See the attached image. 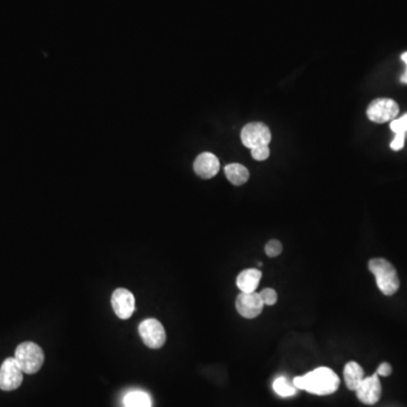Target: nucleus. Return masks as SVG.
Returning <instances> with one entry per match:
<instances>
[{
  "label": "nucleus",
  "mask_w": 407,
  "mask_h": 407,
  "mask_svg": "<svg viewBox=\"0 0 407 407\" xmlns=\"http://www.w3.org/2000/svg\"><path fill=\"white\" fill-rule=\"evenodd\" d=\"M293 385L296 389L308 391L310 394L325 396L334 394L338 389L340 378L332 369L321 367L307 375L295 377Z\"/></svg>",
  "instance_id": "obj_1"
},
{
  "label": "nucleus",
  "mask_w": 407,
  "mask_h": 407,
  "mask_svg": "<svg viewBox=\"0 0 407 407\" xmlns=\"http://www.w3.org/2000/svg\"><path fill=\"white\" fill-rule=\"evenodd\" d=\"M369 270L375 275L379 290L388 296L399 289V279L395 267L384 258H375L369 261Z\"/></svg>",
  "instance_id": "obj_2"
},
{
  "label": "nucleus",
  "mask_w": 407,
  "mask_h": 407,
  "mask_svg": "<svg viewBox=\"0 0 407 407\" xmlns=\"http://www.w3.org/2000/svg\"><path fill=\"white\" fill-rule=\"evenodd\" d=\"M17 364L26 375H34L45 363V353L38 344L24 342L15 351Z\"/></svg>",
  "instance_id": "obj_3"
},
{
  "label": "nucleus",
  "mask_w": 407,
  "mask_h": 407,
  "mask_svg": "<svg viewBox=\"0 0 407 407\" xmlns=\"http://www.w3.org/2000/svg\"><path fill=\"white\" fill-rule=\"evenodd\" d=\"M138 332L141 335V340L150 349H161L167 340L163 325L153 318L141 321L138 327Z\"/></svg>",
  "instance_id": "obj_4"
},
{
  "label": "nucleus",
  "mask_w": 407,
  "mask_h": 407,
  "mask_svg": "<svg viewBox=\"0 0 407 407\" xmlns=\"http://www.w3.org/2000/svg\"><path fill=\"white\" fill-rule=\"evenodd\" d=\"M272 134L268 127L263 122H251L244 126L241 132V141L248 148H257L270 144Z\"/></svg>",
  "instance_id": "obj_5"
},
{
  "label": "nucleus",
  "mask_w": 407,
  "mask_h": 407,
  "mask_svg": "<svg viewBox=\"0 0 407 407\" xmlns=\"http://www.w3.org/2000/svg\"><path fill=\"white\" fill-rule=\"evenodd\" d=\"M399 113L397 103L391 99H375L370 103L367 110L368 118L377 124L389 121Z\"/></svg>",
  "instance_id": "obj_6"
},
{
  "label": "nucleus",
  "mask_w": 407,
  "mask_h": 407,
  "mask_svg": "<svg viewBox=\"0 0 407 407\" xmlns=\"http://www.w3.org/2000/svg\"><path fill=\"white\" fill-rule=\"evenodd\" d=\"M23 373L15 358L5 360L0 367V389L3 391L17 389L22 385Z\"/></svg>",
  "instance_id": "obj_7"
},
{
  "label": "nucleus",
  "mask_w": 407,
  "mask_h": 407,
  "mask_svg": "<svg viewBox=\"0 0 407 407\" xmlns=\"http://www.w3.org/2000/svg\"><path fill=\"white\" fill-rule=\"evenodd\" d=\"M264 302L260 298L259 293L251 292V293H244L241 292L235 300V308L237 312L244 318L253 319L258 317L264 309Z\"/></svg>",
  "instance_id": "obj_8"
},
{
  "label": "nucleus",
  "mask_w": 407,
  "mask_h": 407,
  "mask_svg": "<svg viewBox=\"0 0 407 407\" xmlns=\"http://www.w3.org/2000/svg\"><path fill=\"white\" fill-rule=\"evenodd\" d=\"M356 396L363 404L375 405L382 397V384L377 373L363 379L359 387L356 388Z\"/></svg>",
  "instance_id": "obj_9"
},
{
  "label": "nucleus",
  "mask_w": 407,
  "mask_h": 407,
  "mask_svg": "<svg viewBox=\"0 0 407 407\" xmlns=\"http://www.w3.org/2000/svg\"><path fill=\"white\" fill-rule=\"evenodd\" d=\"M111 305L117 317L129 319L135 312V296L126 289H117L111 296Z\"/></svg>",
  "instance_id": "obj_10"
},
{
  "label": "nucleus",
  "mask_w": 407,
  "mask_h": 407,
  "mask_svg": "<svg viewBox=\"0 0 407 407\" xmlns=\"http://www.w3.org/2000/svg\"><path fill=\"white\" fill-rule=\"evenodd\" d=\"M194 170H195L196 174L202 179H211L213 176H216L220 171V162H218V157L215 156L213 153L205 152L196 157L195 162H194Z\"/></svg>",
  "instance_id": "obj_11"
},
{
  "label": "nucleus",
  "mask_w": 407,
  "mask_h": 407,
  "mask_svg": "<svg viewBox=\"0 0 407 407\" xmlns=\"http://www.w3.org/2000/svg\"><path fill=\"white\" fill-rule=\"evenodd\" d=\"M261 272L259 270H244L237 275V286L241 292L244 293H251L256 292L257 288L259 286L261 279Z\"/></svg>",
  "instance_id": "obj_12"
},
{
  "label": "nucleus",
  "mask_w": 407,
  "mask_h": 407,
  "mask_svg": "<svg viewBox=\"0 0 407 407\" xmlns=\"http://www.w3.org/2000/svg\"><path fill=\"white\" fill-rule=\"evenodd\" d=\"M363 379H364V371H363L362 367L354 361L347 363L344 368V380H345V384L349 391H356V388L359 387Z\"/></svg>",
  "instance_id": "obj_13"
},
{
  "label": "nucleus",
  "mask_w": 407,
  "mask_h": 407,
  "mask_svg": "<svg viewBox=\"0 0 407 407\" xmlns=\"http://www.w3.org/2000/svg\"><path fill=\"white\" fill-rule=\"evenodd\" d=\"M225 176L234 186H241L249 179V171L242 164L231 163L224 169Z\"/></svg>",
  "instance_id": "obj_14"
},
{
  "label": "nucleus",
  "mask_w": 407,
  "mask_h": 407,
  "mask_svg": "<svg viewBox=\"0 0 407 407\" xmlns=\"http://www.w3.org/2000/svg\"><path fill=\"white\" fill-rule=\"evenodd\" d=\"M126 407H151V399L143 391H132L125 397Z\"/></svg>",
  "instance_id": "obj_15"
},
{
  "label": "nucleus",
  "mask_w": 407,
  "mask_h": 407,
  "mask_svg": "<svg viewBox=\"0 0 407 407\" xmlns=\"http://www.w3.org/2000/svg\"><path fill=\"white\" fill-rule=\"evenodd\" d=\"M272 388L275 391L276 394L282 396V397H290L293 396L296 393V388L293 384H290L289 380L286 377H279L276 379L274 384H272Z\"/></svg>",
  "instance_id": "obj_16"
},
{
  "label": "nucleus",
  "mask_w": 407,
  "mask_h": 407,
  "mask_svg": "<svg viewBox=\"0 0 407 407\" xmlns=\"http://www.w3.org/2000/svg\"><path fill=\"white\" fill-rule=\"evenodd\" d=\"M282 244L279 240H270L265 246V253L268 257H277L282 253Z\"/></svg>",
  "instance_id": "obj_17"
},
{
  "label": "nucleus",
  "mask_w": 407,
  "mask_h": 407,
  "mask_svg": "<svg viewBox=\"0 0 407 407\" xmlns=\"http://www.w3.org/2000/svg\"><path fill=\"white\" fill-rule=\"evenodd\" d=\"M391 129L395 134H406L407 132V113L399 119H395L391 121Z\"/></svg>",
  "instance_id": "obj_18"
},
{
  "label": "nucleus",
  "mask_w": 407,
  "mask_h": 407,
  "mask_svg": "<svg viewBox=\"0 0 407 407\" xmlns=\"http://www.w3.org/2000/svg\"><path fill=\"white\" fill-rule=\"evenodd\" d=\"M260 298L263 300L264 305H274L277 301V293L275 290L264 289L259 292Z\"/></svg>",
  "instance_id": "obj_19"
},
{
  "label": "nucleus",
  "mask_w": 407,
  "mask_h": 407,
  "mask_svg": "<svg viewBox=\"0 0 407 407\" xmlns=\"http://www.w3.org/2000/svg\"><path fill=\"white\" fill-rule=\"evenodd\" d=\"M251 155L256 161H265L270 156V148L268 145H261L251 150Z\"/></svg>",
  "instance_id": "obj_20"
},
{
  "label": "nucleus",
  "mask_w": 407,
  "mask_h": 407,
  "mask_svg": "<svg viewBox=\"0 0 407 407\" xmlns=\"http://www.w3.org/2000/svg\"><path fill=\"white\" fill-rule=\"evenodd\" d=\"M405 134H396L394 141H391V148L394 151H399L404 148Z\"/></svg>",
  "instance_id": "obj_21"
},
{
  "label": "nucleus",
  "mask_w": 407,
  "mask_h": 407,
  "mask_svg": "<svg viewBox=\"0 0 407 407\" xmlns=\"http://www.w3.org/2000/svg\"><path fill=\"white\" fill-rule=\"evenodd\" d=\"M391 371H393V369H391V364L389 363H382L379 368L377 369V375H382V377H388V375H391Z\"/></svg>",
  "instance_id": "obj_22"
},
{
  "label": "nucleus",
  "mask_w": 407,
  "mask_h": 407,
  "mask_svg": "<svg viewBox=\"0 0 407 407\" xmlns=\"http://www.w3.org/2000/svg\"><path fill=\"white\" fill-rule=\"evenodd\" d=\"M402 60L404 61L407 66V52H405V54L402 55ZM402 82H403V83L407 84V69L406 73H405V74L402 76Z\"/></svg>",
  "instance_id": "obj_23"
}]
</instances>
